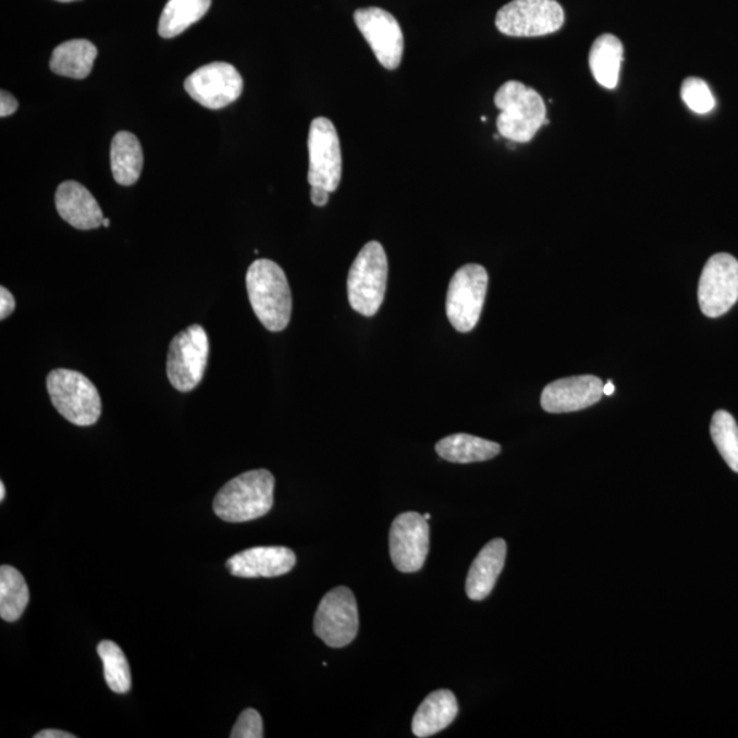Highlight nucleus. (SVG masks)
<instances>
[{"label":"nucleus","instance_id":"26","mask_svg":"<svg viewBox=\"0 0 738 738\" xmlns=\"http://www.w3.org/2000/svg\"><path fill=\"white\" fill-rule=\"evenodd\" d=\"M98 654L103 662L107 686L115 693H127L132 688V674L126 655L114 641L103 640L98 645Z\"/></svg>","mask_w":738,"mask_h":738},{"label":"nucleus","instance_id":"10","mask_svg":"<svg viewBox=\"0 0 738 738\" xmlns=\"http://www.w3.org/2000/svg\"><path fill=\"white\" fill-rule=\"evenodd\" d=\"M308 182L325 190L339 189L342 176V153L339 133L328 118L319 116L309 127Z\"/></svg>","mask_w":738,"mask_h":738},{"label":"nucleus","instance_id":"24","mask_svg":"<svg viewBox=\"0 0 738 738\" xmlns=\"http://www.w3.org/2000/svg\"><path fill=\"white\" fill-rule=\"evenodd\" d=\"M212 0H169L159 20V35L173 39L199 23L210 10Z\"/></svg>","mask_w":738,"mask_h":738},{"label":"nucleus","instance_id":"31","mask_svg":"<svg viewBox=\"0 0 738 738\" xmlns=\"http://www.w3.org/2000/svg\"><path fill=\"white\" fill-rule=\"evenodd\" d=\"M17 110V99H15L12 94L7 93V90H2V95H0V116H10Z\"/></svg>","mask_w":738,"mask_h":738},{"label":"nucleus","instance_id":"5","mask_svg":"<svg viewBox=\"0 0 738 738\" xmlns=\"http://www.w3.org/2000/svg\"><path fill=\"white\" fill-rule=\"evenodd\" d=\"M47 390L56 409L74 426H94L101 415L95 384L73 369L58 368L47 377Z\"/></svg>","mask_w":738,"mask_h":738},{"label":"nucleus","instance_id":"19","mask_svg":"<svg viewBox=\"0 0 738 738\" xmlns=\"http://www.w3.org/2000/svg\"><path fill=\"white\" fill-rule=\"evenodd\" d=\"M457 715L456 697L448 689H440L422 700L411 721V731L420 738L434 736L451 726Z\"/></svg>","mask_w":738,"mask_h":738},{"label":"nucleus","instance_id":"28","mask_svg":"<svg viewBox=\"0 0 738 738\" xmlns=\"http://www.w3.org/2000/svg\"><path fill=\"white\" fill-rule=\"evenodd\" d=\"M681 98L697 114H709L714 109L715 100L709 85L698 77H689L682 83Z\"/></svg>","mask_w":738,"mask_h":738},{"label":"nucleus","instance_id":"25","mask_svg":"<svg viewBox=\"0 0 738 738\" xmlns=\"http://www.w3.org/2000/svg\"><path fill=\"white\" fill-rule=\"evenodd\" d=\"M29 603V588L24 576L13 566L0 568V617L3 622H19Z\"/></svg>","mask_w":738,"mask_h":738},{"label":"nucleus","instance_id":"13","mask_svg":"<svg viewBox=\"0 0 738 738\" xmlns=\"http://www.w3.org/2000/svg\"><path fill=\"white\" fill-rule=\"evenodd\" d=\"M244 82L237 69L226 62H213L197 69L185 79V90L207 109L221 110L243 94Z\"/></svg>","mask_w":738,"mask_h":738},{"label":"nucleus","instance_id":"12","mask_svg":"<svg viewBox=\"0 0 738 738\" xmlns=\"http://www.w3.org/2000/svg\"><path fill=\"white\" fill-rule=\"evenodd\" d=\"M390 557L403 574H415L426 564L430 550V524L416 512H406L390 529Z\"/></svg>","mask_w":738,"mask_h":738},{"label":"nucleus","instance_id":"2","mask_svg":"<svg viewBox=\"0 0 738 738\" xmlns=\"http://www.w3.org/2000/svg\"><path fill=\"white\" fill-rule=\"evenodd\" d=\"M274 487L275 478L269 470H249L219 490L213 500V512L226 522L258 520L274 505Z\"/></svg>","mask_w":738,"mask_h":738},{"label":"nucleus","instance_id":"9","mask_svg":"<svg viewBox=\"0 0 738 738\" xmlns=\"http://www.w3.org/2000/svg\"><path fill=\"white\" fill-rule=\"evenodd\" d=\"M313 630L324 644L333 649H342L356 639L358 608L349 588L336 587L325 593L315 615Z\"/></svg>","mask_w":738,"mask_h":738},{"label":"nucleus","instance_id":"8","mask_svg":"<svg viewBox=\"0 0 738 738\" xmlns=\"http://www.w3.org/2000/svg\"><path fill=\"white\" fill-rule=\"evenodd\" d=\"M557 0H513L496 14V28L506 36L538 37L554 34L564 25Z\"/></svg>","mask_w":738,"mask_h":738},{"label":"nucleus","instance_id":"11","mask_svg":"<svg viewBox=\"0 0 738 738\" xmlns=\"http://www.w3.org/2000/svg\"><path fill=\"white\" fill-rule=\"evenodd\" d=\"M698 298L700 309L709 318H719L730 311L738 299V261L731 255L710 258L700 276Z\"/></svg>","mask_w":738,"mask_h":738},{"label":"nucleus","instance_id":"34","mask_svg":"<svg viewBox=\"0 0 738 738\" xmlns=\"http://www.w3.org/2000/svg\"><path fill=\"white\" fill-rule=\"evenodd\" d=\"M614 390H615L614 384L612 382H607L603 386V394L604 395H612L614 393Z\"/></svg>","mask_w":738,"mask_h":738},{"label":"nucleus","instance_id":"30","mask_svg":"<svg viewBox=\"0 0 738 738\" xmlns=\"http://www.w3.org/2000/svg\"><path fill=\"white\" fill-rule=\"evenodd\" d=\"M15 305L13 294L4 286L0 287V319H8L14 312Z\"/></svg>","mask_w":738,"mask_h":738},{"label":"nucleus","instance_id":"33","mask_svg":"<svg viewBox=\"0 0 738 738\" xmlns=\"http://www.w3.org/2000/svg\"><path fill=\"white\" fill-rule=\"evenodd\" d=\"M35 738H76L72 733L48 729L36 733Z\"/></svg>","mask_w":738,"mask_h":738},{"label":"nucleus","instance_id":"35","mask_svg":"<svg viewBox=\"0 0 738 738\" xmlns=\"http://www.w3.org/2000/svg\"><path fill=\"white\" fill-rule=\"evenodd\" d=\"M7 499V487H4V483H0V501H4Z\"/></svg>","mask_w":738,"mask_h":738},{"label":"nucleus","instance_id":"22","mask_svg":"<svg viewBox=\"0 0 738 738\" xmlns=\"http://www.w3.org/2000/svg\"><path fill=\"white\" fill-rule=\"evenodd\" d=\"M144 155L140 142L130 132L116 133L111 143V171L118 184L131 186L140 179Z\"/></svg>","mask_w":738,"mask_h":738},{"label":"nucleus","instance_id":"6","mask_svg":"<svg viewBox=\"0 0 738 738\" xmlns=\"http://www.w3.org/2000/svg\"><path fill=\"white\" fill-rule=\"evenodd\" d=\"M210 341L206 330L192 324L171 341L168 356V378L173 388L182 393L199 386L205 377Z\"/></svg>","mask_w":738,"mask_h":738},{"label":"nucleus","instance_id":"38","mask_svg":"<svg viewBox=\"0 0 738 738\" xmlns=\"http://www.w3.org/2000/svg\"><path fill=\"white\" fill-rule=\"evenodd\" d=\"M425 518H426L427 521H430L431 516L428 515V513H426Z\"/></svg>","mask_w":738,"mask_h":738},{"label":"nucleus","instance_id":"4","mask_svg":"<svg viewBox=\"0 0 738 738\" xmlns=\"http://www.w3.org/2000/svg\"><path fill=\"white\" fill-rule=\"evenodd\" d=\"M388 276V256L382 244L371 241L364 245L347 276L350 307L362 317L377 315L386 294Z\"/></svg>","mask_w":738,"mask_h":738},{"label":"nucleus","instance_id":"18","mask_svg":"<svg viewBox=\"0 0 738 738\" xmlns=\"http://www.w3.org/2000/svg\"><path fill=\"white\" fill-rule=\"evenodd\" d=\"M506 553L507 545L504 539H494L484 545L469 569L465 585L469 599L479 602L490 595L504 570Z\"/></svg>","mask_w":738,"mask_h":738},{"label":"nucleus","instance_id":"27","mask_svg":"<svg viewBox=\"0 0 738 738\" xmlns=\"http://www.w3.org/2000/svg\"><path fill=\"white\" fill-rule=\"evenodd\" d=\"M711 436L722 458L738 473V426L735 417L726 410L716 411L711 421Z\"/></svg>","mask_w":738,"mask_h":738},{"label":"nucleus","instance_id":"3","mask_svg":"<svg viewBox=\"0 0 738 738\" xmlns=\"http://www.w3.org/2000/svg\"><path fill=\"white\" fill-rule=\"evenodd\" d=\"M494 103L500 110L496 127L506 140L529 143L540 127L549 123L542 96L520 82L502 85L496 90Z\"/></svg>","mask_w":738,"mask_h":738},{"label":"nucleus","instance_id":"36","mask_svg":"<svg viewBox=\"0 0 738 738\" xmlns=\"http://www.w3.org/2000/svg\"><path fill=\"white\" fill-rule=\"evenodd\" d=\"M103 226H104V227H110V219H109V218H104Z\"/></svg>","mask_w":738,"mask_h":738},{"label":"nucleus","instance_id":"37","mask_svg":"<svg viewBox=\"0 0 738 738\" xmlns=\"http://www.w3.org/2000/svg\"><path fill=\"white\" fill-rule=\"evenodd\" d=\"M58 2L71 3V2H77V0H58Z\"/></svg>","mask_w":738,"mask_h":738},{"label":"nucleus","instance_id":"14","mask_svg":"<svg viewBox=\"0 0 738 738\" xmlns=\"http://www.w3.org/2000/svg\"><path fill=\"white\" fill-rule=\"evenodd\" d=\"M355 23L379 63L395 71L403 61L404 34L394 15L379 8L360 9L355 13Z\"/></svg>","mask_w":738,"mask_h":738},{"label":"nucleus","instance_id":"1","mask_svg":"<svg viewBox=\"0 0 738 738\" xmlns=\"http://www.w3.org/2000/svg\"><path fill=\"white\" fill-rule=\"evenodd\" d=\"M246 291L256 317L272 333L285 330L292 318V291L285 271L269 259L255 260L246 272Z\"/></svg>","mask_w":738,"mask_h":738},{"label":"nucleus","instance_id":"16","mask_svg":"<svg viewBox=\"0 0 738 738\" xmlns=\"http://www.w3.org/2000/svg\"><path fill=\"white\" fill-rule=\"evenodd\" d=\"M296 554L281 545L253 548L233 555L226 563L230 574L241 579L280 577L296 566Z\"/></svg>","mask_w":738,"mask_h":738},{"label":"nucleus","instance_id":"15","mask_svg":"<svg viewBox=\"0 0 738 738\" xmlns=\"http://www.w3.org/2000/svg\"><path fill=\"white\" fill-rule=\"evenodd\" d=\"M603 386L601 379L592 376L558 379L544 388L540 404L549 414L587 409L601 401Z\"/></svg>","mask_w":738,"mask_h":738},{"label":"nucleus","instance_id":"32","mask_svg":"<svg viewBox=\"0 0 738 738\" xmlns=\"http://www.w3.org/2000/svg\"><path fill=\"white\" fill-rule=\"evenodd\" d=\"M330 192L320 186H312L311 200L317 207H324L329 202Z\"/></svg>","mask_w":738,"mask_h":738},{"label":"nucleus","instance_id":"20","mask_svg":"<svg viewBox=\"0 0 738 738\" xmlns=\"http://www.w3.org/2000/svg\"><path fill=\"white\" fill-rule=\"evenodd\" d=\"M96 57L98 48L88 40L62 42L52 52L50 69L58 76L84 79L93 72Z\"/></svg>","mask_w":738,"mask_h":738},{"label":"nucleus","instance_id":"7","mask_svg":"<svg viewBox=\"0 0 738 738\" xmlns=\"http://www.w3.org/2000/svg\"><path fill=\"white\" fill-rule=\"evenodd\" d=\"M489 287L483 266L467 265L456 271L447 288L446 313L458 333H469L478 324Z\"/></svg>","mask_w":738,"mask_h":738},{"label":"nucleus","instance_id":"17","mask_svg":"<svg viewBox=\"0 0 738 738\" xmlns=\"http://www.w3.org/2000/svg\"><path fill=\"white\" fill-rule=\"evenodd\" d=\"M56 206L63 221L78 230L98 229L103 224L104 216L98 201L76 181H66L59 185Z\"/></svg>","mask_w":738,"mask_h":738},{"label":"nucleus","instance_id":"29","mask_svg":"<svg viewBox=\"0 0 738 738\" xmlns=\"http://www.w3.org/2000/svg\"><path fill=\"white\" fill-rule=\"evenodd\" d=\"M263 736V719L254 709L244 710L230 733L232 738H261Z\"/></svg>","mask_w":738,"mask_h":738},{"label":"nucleus","instance_id":"23","mask_svg":"<svg viewBox=\"0 0 738 738\" xmlns=\"http://www.w3.org/2000/svg\"><path fill=\"white\" fill-rule=\"evenodd\" d=\"M438 456L454 464L489 462L501 453V445L469 434H454L436 443Z\"/></svg>","mask_w":738,"mask_h":738},{"label":"nucleus","instance_id":"21","mask_svg":"<svg viewBox=\"0 0 738 738\" xmlns=\"http://www.w3.org/2000/svg\"><path fill=\"white\" fill-rule=\"evenodd\" d=\"M588 59L592 76L599 85L606 89L617 87L624 59V46L617 36L610 34L599 36L593 41Z\"/></svg>","mask_w":738,"mask_h":738}]
</instances>
